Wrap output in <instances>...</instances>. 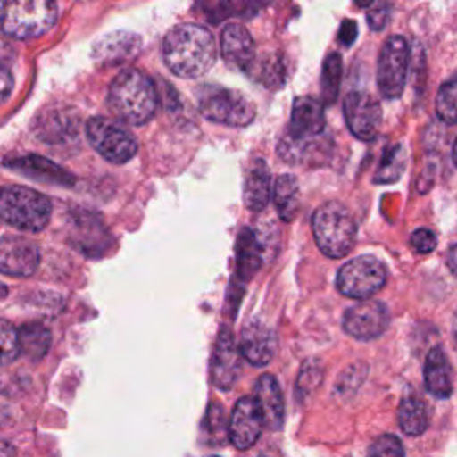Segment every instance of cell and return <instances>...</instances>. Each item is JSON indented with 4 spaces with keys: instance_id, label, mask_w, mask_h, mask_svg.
I'll list each match as a JSON object with an SVG mask.
<instances>
[{
    "instance_id": "cell-1",
    "label": "cell",
    "mask_w": 457,
    "mask_h": 457,
    "mask_svg": "<svg viewBox=\"0 0 457 457\" xmlns=\"http://www.w3.org/2000/svg\"><path fill=\"white\" fill-rule=\"evenodd\" d=\"M166 66L182 79H196L207 73L218 57V48L209 29L198 23H180L162 39Z\"/></svg>"
},
{
    "instance_id": "cell-2",
    "label": "cell",
    "mask_w": 457,
    "mask_h": 457,
    "mask_svg": "<svg viewBox=\"0 0 457 457\" xmlns=\"http://www.w3.org/2000/svg\"><path fill=\"white\" fill-rule=\"evenodd\" d=\"M107 104L121 121L129 125H145L155 114L157 91L146 73L129 68L112 79Z\"/></svg>"
},
{
    "instance_id": "cell-3",
    "label": "cell",
    "mask_w": 457,
    "mask_h": 457,
    "mask_svg": "<svg viewBox=\"0 0 457 457\" xmlns=\"http://www.w3.org/2000/svg\"><path fill=\"white\" fill-rule=\"evenodd\" d=\"M311 225L314 241L327 257L339 259L352 252L357 237V223L343 204L336 200L321 204L314 211Z\"/></svg>"
},
{
    "instance_id": "cell-4",
    "label": "cell",
    "mask_w": 457,
    "mask_h": 457,
    "mask_svg": "<svg viewBox=\"0 0 457 457\" xmlns=\"http://www.w3.org/2000/svg\"><path fill=\"white\" fill-rule=\"evenodd\" d=\"M52 214V204L43 193L25 186H7L0 189V220L25 230H43Z\"/></svg>"
},
{
    "instance_id": "cell-5",
    "label": "cell",
    "mask_w": 457,
    "mask_h": 457,
    "mask_svg": "<svg viewBox=\"0 0 457 457\" xmlns=\"http://www.w3.org/2000/svg\"><path fill=\"white\" fill-rule=\"evenodd\" d=\"M57 4L50 0H12L2 5L0 27L16 39H34L57 21Z\"/></svg>"
},
{
    "instance_id": "cell-6",
    "label": "cell",
    "mask_w": 457,
    "mask_h": 457,
    "mask_svg": "<svg viewBox=\"0 0 457 457\" xmlns=\"http://www.w3.org/2000/svg\"><path fill=\"white\" fill-rule=\"evenodd\" d=\"M198 107L204 118L227 127H246L255 118V105L248 96L218 86H207L200 93Z\"/></svg>"
},
{
    "instance_id": "cell-7",
    "label": "cell",
    "mask_w": 457,
    "mask_h": 457,
    "mask_svg": "<svg viewBox=\"0 0 457 457\" xmlns=\"http://www.w3.org/2000/svg\"><path fill=\"white\" fill-rule=\"evenodd\" d=\"M386 278L387 270L382 261L373 255H359L339 268L336 286L348 298L366 300L384 287Z\"/></svg>"
},
{
    "instance_id": "cell-8",
    "label": "cell",
    "mask_w": 457,
    "mask_h": 457,
    "mask_svg": "<svg viewBox=\"0 0 457 457\" xmlns=\"http://www.w3.org/2000/svg\"><path fill=\"white\" fill-rule=\"evenodd\" d=\"M86 134L91 146L109 162H129L136 152L137 143L134 136L112 120L95 116L86 123Z\"/></svg>"
},
{
    "instance_id": "cell-9",
    "label": "cell",
    "mask_w": 457,
    "mask_h": 457,
    "mask_svg": "<svg viewBox=\"0 0 457 457\" xmlns=\"http://www.w3.org/2000/svg\"><path fill=\"white\" fill-rule=\"evenodd\" d=\"M409 70V45L402 36H389L377 62V84L384 98L393 100L403 93Z\"/></svg>"
},
{
    "instance_id": "cell-10",
    "label": "cell",
    "mask_w": 457,
    "mask_h": 457,
    "mask_svg": "<svg viewBox=\"0 0 457 457\" xmlns=\"http://www.w3.org/2000/svg\"><path fill=\"white\" fill-rule=\"evenodd\" d=\"M343 114L350 132L362 139L371 141L378 134L382 123V107L375 96L364 91H350L343 100Z\"/></svg>"
},
{
    "instance_id": "cell-11",
    "label": "cell",
    "mask_w": 457,
    "mask_h": 457,
    "mask_svg": "<svg viewBox=\"0 0 457 457\" xmlns=\"http://www.w3.org/2000/svg\"><path fill=\"white\" fill-rule=\"evenodd\" d=\"M389 325V314L384 303L377 300H362L348 307L343 314V328L355 339H373L384 334Z\"/></svg>"
},
{
    "instance_id": "cell-12",
    "label": "cell",
    "mask_w": 457,
    "mask_h": 457,
    "mask_svg": "<svg viewBox=\"0 0 457 457\" xmlns=\"http://www.w3.org/2000/svg\"><path fill=\"white\" fill-rule=\"evenodd\" d=\"M241 357L239 345H236L232 332L221 327L211 359V380L218 389L228 391L236 384L241 371Z\"/></svg>"
},
{
    "instance_id": "cell-13",
    "label": "cell",
    "mask_w": 457,
    "mask_h": 457,
    "mask_svg": "<svg viewBox=\"0 0 457 457\" xmlns=\"http://www.w3.org/2000/svg\"><path fill=\"white\" fill-rule=\"evenodd\" d=\"M41 253L36 243L20 236L0 237V273L30 277L39 268Z\"/></svg>"
},
{
    "instance_id": "cell-14",
    "label": "cell",
    "mask_w": 457,
    "mask_h": 457,
    "mask_svg": "<svg viewBox=\"0 0 457 457\" xmlns=\"http://www.w3.org/2000/svg\"><path fill=\"white\" fill-rule=\"evenodd\" d=\"M264 427L261 409L253 396H243L236 402L228 421V441L237 450H248L255 445Z\"/></svg>"
},
{
    "instance_id": "cell-15",
    "label": "cell",
    "mask_w": 457,
    "mask_h": 457,
    "mask_svg": "<svg viewBox=\"0 0 457 457\" xmlns=\"http://www.w3.org/2000/svg\"><path fill=\"white\" fill-rule=\"evenodd\" d=\"M325 129V104L312 96H298L293 102L287 136L295 139H309L321 136Z\"/></svg>"
},
{
    "instance_id": "cell-16",
    "label": "cell",
    "mask_w": 457,
    "mask_h": 457,
    "mask_svg": "<svg viewBox=\"0 0 457 457\" xmlns=\"http://www.w3.org/2000/svg\"><path fill=\"white\" fill-rule=\"evenodd\" d=\"M277 350V336L271 327L262 321H250L243 332L239 341L241 355L253 366H266Z\"/></svg>"
},
{
    "instance_id": "cell-17",
    "label": "cell",
    "mask_w": 457,
    "mask_h": 457,
    "mask_svg": "<svg viewBox=\"0 0 457 457\" xmlns=\"http://www.w3.org/2000/svg\"><path fill=\"white\" fill-rule=\"evenodd\" d=\"M220 50L225 62L232 68L250 70L255 61V45L250 32L241 23H228L221 30Z\"/></svg>"
},
{
    "instance_id": "cell-18",
    "label": "cell",
    "mask_w": 457,
    "mask_h": 457,
    "mask_svg": "<svg viewBox=\"0 0 457 457\" xmlns=\"http://www.w3.org/2000/svg\"><path fill=\"white\" fill-rule=\"evenodd\" d=\"M5 166L14 170L16 173H21L29 179L46 182V184L71 186L75 182V177L70 171H66L62 166H59L54 161L41 157V155L16 157V159L5 161Z\"/></svg>"
},
{
    "instance_id": "cell-19",
    "label": "cell",
    "mask_w": 457,
    "mask_h": 457,
    "mask_svg": "<svg viewBox=\"0 0 457 457\" xmlns=\"http://www.w3.org/2000/svg\"><path fill=\"white\" fill-rule=\"evenodd\" d=\"M141 50V37L134 32H112L98 39L93 46V59L104 66L120 64Z\"/></svg>"
},
{
    "instance_id": "cell-20",
    "label": "cell",
    "mask_w": 457,
    "mask_h": 457,
    "mask_svg": "<svg viewBox=\"0 0 457 457\" xmlns=\"http://www.w3.org/2000/svg\"><path fill=\"white\" fill-rule=\"evenodd\" d=\"M253 398L261 409L264 427L270 430H278L284 423V398L277 378L270 373L261 375L255 384Z\"/></svg>"
},
{
    "instance_id": "cell-21",
    "label": "cell",
    "mask_w": 457,
    "mask_h": 457,
    "mask_svg": "<svg viewBox=\"0 0 457 457\" xmlns=\"http://www.w3.org/2000/svg\"><path fill=\"white\" fill-rule=\"evenodd\" d=\"M271 179L270 170L262 159H253L245 175L243 186V200L246 209L259 212L262 211L271 196Z\"/></svg>"
},
{
    "instance_id": "cell-22",
    "label": "cell",
    "mask_w": 457,
    "mask_h": 457,
    "mask_svg": "<svg viewBox=\"0 0 457 457\" xmlns=\"http://www.w3.org/2000/svg\"><path fill=\"white\" fill-rule=\"evenodd\" d=\"M423 380L425 387L430 395L436 398H448L452 395L453 384H452V366L443 352V348L434 346L425 359L423 368Z\"/></svg>"
},
{
    "instance_id": "cell-23",
    "label": "cell",
    "mask_w": 457,
    "mask_h": 457,
    "mask_svg": "<svg viewBox=\"0 0 457 457\" xmlns=\"http://www.w3.org/2000/svg\"><path fill=\"white\" fill-rule=\"evenodd\" d=\"M262 264V243L252 228H243L236 241V277L246 282Z\"/></svg>"
},
{
    "instance_id": "cell-24",
    "label": "cell",
    "mask_w": 457,
    "mask_h": 457,
    "mask_svg": "<svg viewBox=\"0 0 457 457\" xmlns=\"http://www.w3.org/2000/svg\"><path fill=\"white\" fill-rule=\"evenodd\" d=\"M271 198L275 204V209L284 221H293L298 214L300 209V186L298 180L289 175H278L275 179L273 189H271Z\"/></svg>"
},
{
    "instance_id": "cell-25",
    "label": "cell",
    "mask_w": 457,
    "mask_h": 457,
    "mask_svg": "<svg viewBox=\"0 0 457 457\" xmlns=\"http://www.w3.org/2000/svg\"><path fill=\"white\" fill-rule=\"evenodd\" d=\"M398 425L407 436H421L428 427V412L420 398L407 396L398 407Z\"/></svg>"
},
{
    "instance_id": "cell-26",
    "label": "cell",
    "mask_w": 457,
    "mask_h": 457,
    "mask_svg": "<svg viewBox=\"0 0 457 457\" xmlns=\"http://www.w3.org/2000/svg\"><path fill=\"white\" fill-rule=\"evenodd\" d=\"M18 343L20 353L27 355L29 359H41L50 348V332L41 323H25L18 330Z\"/></svg>"
},
{
    "instance_id": "cell-27",
    "label": "cell",
    "mask_w": 457,
    "mask_h": 457,
    "mask_svg": "<svg viewBox=\"0 0 457 457\" xmlns=\"http://www.w3.org/2000/svg\"><path fill=\"white\" fill-rule=\"evenodd\" d=\"M343 77V61L337 52H332L325 57L321 68V96L323 104H334L339 95V84Z\"/></svg>"
},
{
    "instance_id": "cell-28",
    "label": "cell",
    "mask_w": 457,
    "mask_h": 457,
    "mask_svg": "<svg viewBox=\"0 0 457 457\" xmlns=\"http://www.w3.org/2000/svg\"><path fill=\"white\" fill-rule=\"evenodd\" d=\"M436 114L445 123H457V75L441 84L436 95Z\"/></svg>"
},
{
    "instance_id": "cell-29",
    "label": "cell",
    "mask_w": 457,
    "mask_h": 457,
    "mask_svg": "<svg viewBox=\"0 0 457 457\" xmlns=\"http://www.w3.org/2000/svg\"><path fill=\"white\" fill-rule=\"evenodd\" d=\"M75 118L71 114L64 112H50L39 121L37 134L46 141L62 139L68 136V132H75Z\"/></svg>"
},
{
    "instance_id": "cell-30",
    "label": "cell",
    "mask_w": 457,
    "mask_h": 457,
    "mask_svg": "<svg viewBox=\"0 0 457 457\" xmlns=\"http://www.w3.org/2000/svg\"><path fill=\"white\" fill-rule=\"evenodd\" d=\"M252 68L257 70V77L262 84H266L268 87H280L286 80V66H284V59L278 54H271L262 57L259 62L253 61ZM250 68V70H252ZM248 70V71H250Z\"/></svg>"
},
{
    "instance_id": "cell-31",
    "label": "cell",
    "mask_w": 457,
    "mask_h": 457,
    "mask_svg": "<svg viewBox=\"0 0 457 457\" xmlns=\"http://www.w3.org/2000/svg\"><path fill=\"white\" fill-rule=\"evenodd\" d=\"M405 157H403V148L400 145L389 148L384 154L382 164L378 168V173L375 175V182H395L402 171H403Z\"/></svg>"
},
{
    "instance_id": "cell-32",
    "label": "cell",
    "mask_w": 457,
    "mask_h": 457,
    "mask_svg": "<svg viewBox=\"0 0 457 457\" xmlns=\"http://www.w3.org/2000/svg\"><path fill=\"white\" fill-rule=\"evenodd\" d=\"M20 353L18 330L7 320L0 318V366L12 362Z\"/></svg>"
},
{
    "instance_id": "cell-33",
    "label": "cell",
    "mask_w": 457,
    "mask_h": 457,
    "mask_svg": "<svg viewBox=\"0 0 457 457\" xmlns=\"http://www.w3.org/2000/svg\"><path fill=\"white\" fill-rule=\"evenodd\" d=\"M370 457H403L402 441L393 434H382L371 443Z\"/></svg>"
},
{
    "instance_id": "cell-34",
    "label": "cell",
    "mask_w": 457,
    "mask_h": 457,
    "mask_svg": "<svg viewBox=\"0 0 457 457\" xmlns=\"http://www.w3.org/2000/svg\"><path fill=\"white\" fill-rule=\"evenodd\" d=\"M321 380V368L318 362H305L296 382V395L305 396L309 395Z\"/></svg>"
},
{
    "instance_id": "cell-35",
    "label": "cell",
    "mask_w": 457,
    "mask_h": 457,
    "mask_svg": "<svg viewBox=\"0 0 457 457\" xmlns=\"http://www.w3.org/2000/svg\"><path fill=\"white\" fill-rule=\"evenodd\" d=\"M436 236L432 230L428 228H416L411 234V246L418 252V253H430L436 248Z\"/></svg>"
},
{
    "instance_id": "cell-36",
    "label": "cell",
    "mask_w": 457,
    "mask_h": 457,
    "mask_svg": "<svg viewBox=\"0 0 457 457\" xmlns=\"http://www.w3.org/2000/svg\"><path fill=\"white\" fill-rule=\"evenodd\" d=\"M389 14H391V5L389 4H375L370 12H368V23L373 30H382L389 23Z\"/></svg>"
},
{
    "instance_id": "cell-37",
    "label": "cell",
    "mask_w": 457,
    "mask_h": 457,
    "mask_svg": "<svg viewBox=\"0 0 457 457\" xmlns=\"http://www.w3.org/2000/svg\"><path fill=\"white\" fill-rule=\"evenodd\" d=\"M12 86H14V80H12L11 71L0 64V105L11 96Z\"/></svg>"
},
{
    "instance_id": "cell-38",
    "label": "cell",
    "mask_w": 457,
    "mask_h": 457,
    "mask_svg": "<svg viewBox=\"0 0 457 457\" xmlns=\"http://www.w3.org/2000/svg\"><path fill=\"white\" fill-rule=\"evenodd\" d=\"M355 37H357V23H355L353 20H345V21L341 23L337 39H339L343 45L350 46Z\"/></svg>"
},
{
    "instance_id": "cell-39",
    "label": "cell",
    "mask_w": 457,
    "mask_h": 457,
    "mask_svg": "<svg viewBox=\"0 0 457 457\" xmlns=\"http://www.w3.org/2000/svg\"><path fill=\"white\" fill-rule=\"evenodd\" d=\"M446 266H448V270L452 271V275L457 277V243L448 248V253H446Z\"/></svg>"
},
{
    "instance_id": "cell-40",
    "label": "cell",
    "mask_w": 457,
    "mask_h": 457,
    "mask_svg": "<svg viewBox=\"0 0 457 457\" xmlns=\"http://www.w3.org/2000/svg\"><path fill=\"white\" fill-rule=\"evenodd\" d=\"M0 457H16L14 446L4 439H0Z\"/></svg>"
},
{
    "instance_id": "cell-41",
    "label": "cell",
    "mask_w": 457,
    "mask_h": 457,
    "mask_svg": "<svg viewBox=\"0 0 457 457\" xmlns=\"http://www.w3.org/2000/svg\"><path fill=\"white\" fill-rule=\"evenodd\" d=\"M452 336H453V343H455V348H457V312H455L453 323H452Z\"/></svg>"
},
{
    "instance_id": "cell-42",
    "label": "cell",
    "mask_w": 457,
    "mask_h": 457,
    "mask_svg": "<svg viewBox=\"0 0 457 457\" xmlns=\"http://www.w3.org/2000/svg\"><path fill=\"white\" fill-rule=\"evenodd\" d=\"M452 159H453V164L457 166V139L453 143V148H452Z\"/></svg>"
},
{
    "instance_id": "cell-43",
    "label": "cell",
    "mask_w": 457,
    "mask_h": 457,
    "mask_svg": "<svg viewBox=\"0 0 457 457\" xmlns=\"http://www.w3.org/2000/svg\"><path fill=\"white\" fill-rule=\"evenodd\" d=\"M7 295V287L4 284H0V298H4Z\"/></svg>"
},
{
    "instance_id": "cell-44",
    "label": "cell",
    "mask_w": 457,
    "mask_h": 457,
    "mask_svg": "<svg viewBox=\"0 0 457 457\" xmlns=\"http://www.w3.org/2000/svg\"><path fill=\"white\" fill-rule=\"evenodd\" d=\"M211 457H220V455H211Z\"/></svg>"
},
{
    "instance_id": "cell-45",
    "label": "cell",
    "mask_w": 457,
    "mask_h": 457,
    "mask_svg": "<svg viewBox=\"0 0 457 457\" xmlns=\"http://www.w3.org/2000/svg\"><path fill=\"white\" fill-rule=\"evenodd\" d=\"M259 457H268V455H259Z\"/></svg>"
}]
</instances>
